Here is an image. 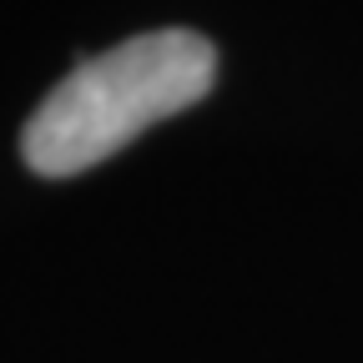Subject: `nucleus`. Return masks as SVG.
<instances>
[{
    "label": "nucleus",
    "instance_id": "nucleus-1",
    "mask_svg": "<svg viewBox=\"0 0 363 363\" xmlns=\"http://www.w3.org/2000/svg\"><path fill=\"white\" fill-rule=\"evenodd\" d=\"M217 76V51L197 30H147L81 61L21 131V157L40 177H76L116 157L147 126L197 106Z\"/></svg>",
    "mask_w": 363,
    "mask_h": 363
}]
</instances>
